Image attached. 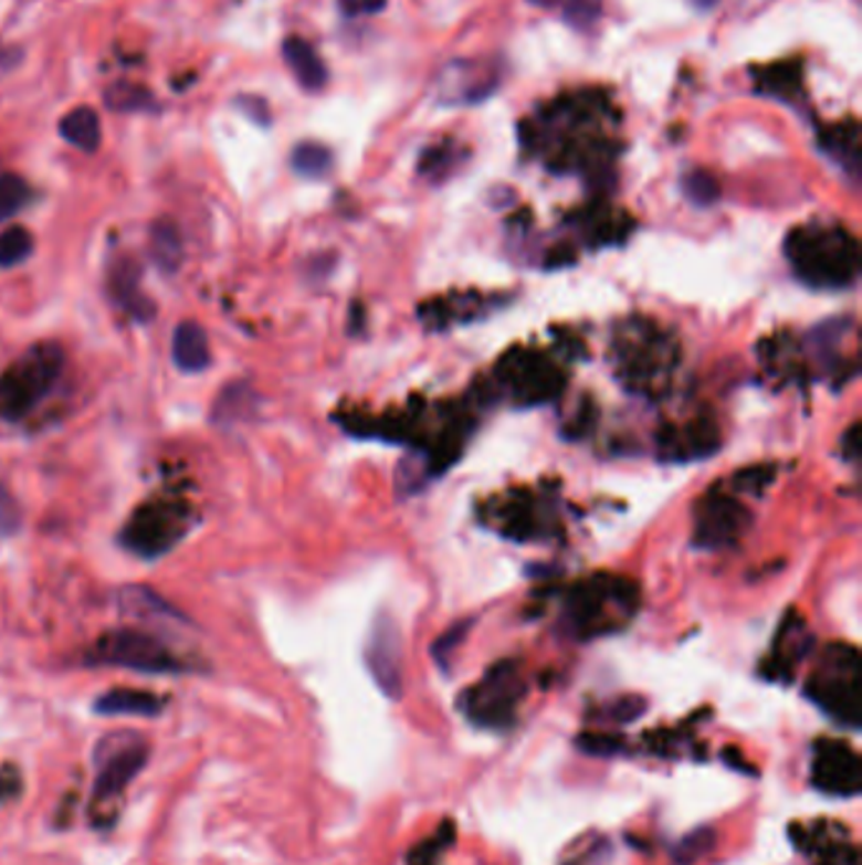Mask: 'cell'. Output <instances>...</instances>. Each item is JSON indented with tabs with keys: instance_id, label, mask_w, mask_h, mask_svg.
Masks as SVG:
<instances>
[{
	"instance_id": "6da1fadb",
	"label": "cell",
	"mask_w": 862,
	"mask_h": 865,
	"mask_svg": "<svg viewBox=\"0 0 862 865\" xmlns=\"http://www.w3.org/2000/svg\"><path fill=\"white\" fill-rule=\"evenodd\" d=\"M787 259L812 288H848L858 282L860 251L844 229H799L787 239Z\"/></svg>"
},
{
	"instance_id": "e0dca14e",
	"label": "cell",
	"mask_w": 862,
	"mask_h": 865,
	"mask_svg": "<svg viewBox=\"0 0 862 865\" xmlns=\"http://www.w3.org/2000/svg\"><path fill=\"white\" fill-rule=\"evenodd\" d=\"M149 256L165 274H175L182 264V235L170 218L157 221L149 229Z\"/></svg>"
},
{
	"instance_id": "9c48e42d",
	"label": "cell",
	"mask_w": 862,
	"mask_h": 865,
	"mask_svg": "<svg viewBox=\"0 0 862 865\" xmlns=\"http://www.w3.org/2000/svg\"><path fill=\"white\" fill-rule=\"evenodd\" d=\"M367 668L387 698L402 696V645L392 618L377 615L365 648Z\"/></svg>"
},
{
	"instance_id": "4316f807",
	"label": "cell",
	"mask_w": 862,
	"mask_h": 865,
	"mask_svg": "<svg viewBox=\"0 0 862 865\" xmlns=\"http://www.w3.org/2000/svg\"><path fill=\"white\" fill-rule=\"evenodd\" d=\"M577 747L592 757H614V755H622V751L628 749V741L618 737V734L589 731V734H582V737H577Z\"/></svg>"
},
{
	"instance_id": "277c9868",
	"label": "cell",
	"mask_w": 862,
	"mask_h": 865,
	"mask_svg": "<svg viewBox=\"0 0 862 865\" xmlns=\"http://www.w3.org/2000/svg\"><path fill=\"white\" fill-rule=\"evenodd\" d=\"M524 696L526 684L518 663L501 661L486 671L479 684L465 688L459 698V709L481 729H508L516 721Z\"/></svg>"
},
{
	"instance_id": "83f0119b",
	"label": "cell",
	"mask_w": 862,
	"mask_h": 865,
	"mask_svg": "<svg viewBox=\"0 0 862 865\" xmlns=\"http://www.w3.org/2000/svg\"><path fill=\"white\" fill-rule=\"evenodd\" d=\"M21 529V506L8 488L0 486V539L15 535Z\"/></svg>"
},
{
	"instance_id": "ba28073f",
	"label": "cell",
	"mask_w": 862,
	"mask_h": 865,
	"mask_svg": "<svg viewBox=\"0 0 862 865\" xmlns=\"http://www.w3.org/2000/svg\"><path fill=\"white\" fill-rule=\"evenodd\" d=\"M182 537V514L165 502H153L139 506L132 514L127 527L122 529V541L127 549L143 557L165 555L175 541Z\"/></svg>"
},
{
	"instance_id": "d6986e66",
	"label": "cell",
	"mask_w": 862,
	"mask_h": 865,
	"mask_svg": "<svg viewBox=\"0 0 862 865\" xmlns=\"http://www.w3.org/2000/svg\"><path fill=\"white\" fill-rule=\"evenodd\" d=\"M716 847V830L714 827H696L688 835H683L679 843L671 847L675 865H693Z\"/></svg>"
},
{
	"instance_id": "7c38bea8",
	"label": "cell",
	"mask_w": 862,
	"mask_h": 865,
	"mask_svg": "<svg viewBox=\"0 0 862 865\" xmlns=\"http://www.w3.org/2000/svg\"><path fill=\"white\" fill-rule=\"evenodd\" d=\"M622 582H612L605 584L600 580L587 582L585 588L577 590V595H571L569 605H567V620L571 633L577 637H592L607 631L605 620L607 615V600L612 595H618V588ZM622 592V590H620Z\"/></svg>"
},
{
	"instance_id": "44dd1931",
	"label": "cell",
	"mask_w": 862,
	"mask_h": 865,
	"mask_svg": "<svg viewBox=\"0 0 862 865\" xmlns=\"http://www.w3.org/2000/svg\"><path fill=\"white\" fill-rule=\"evenodd\" d=\"M33 253V235L31 231L13 225L0 233V268L21 266Z\"/></svg>"
},
{
	"instance_id": "d4e9b609",
	"label": "cell",
	"mask_w": 862,
	"mask_h": 865,
	"mask_svg": "<svg viewBox=\"0 0 862 865\" xmlns=\"http://www.w3.org/2000/svg\"><path fill=\"white\" fill-rule=\"evenodd\" d=\"M471 625H473V620H461V623H455L453 627H448V631L433 643V648H430V653H433V661L438 663V668L445 671V673L451 671L453 653L459 651V645L465 641V635H469Z\"/></svg>"
},
{
	"instance_id": "7402d4cb",
	"label": "cell",
	"mask_w": 862,
	"mask_h": 865,
	"mask_svg": "<svg viewBox=\"0 0 862 865\" xmlns=\"http://www.w3.org/2000/svg\"><path fill=\"white\" fill-rule=\"evenodd\" d=\"M25 200H29V186H25V180L19 178L15 172L0 175V221H8V218L21 213Z\"/></svg>"
},
{
	"instance_id": "1f68e13d",
	"label": "cell",
	"mask_w": 862,
	"mask_h": 865,
	"mask_svg": "<svg viewBox=\"0 0 862 865\" xmlns=\"http://www.w3.org/2000/svg\"><path fill=\"white\" fill-rule=\"evenodd\" d=\"M721 759H724L726 767H728V769H734V772H742V774H751V777H756V769H754L749 762H746L744 755H742V751H738L736 747H728V749L721 751Z\"/></svg>"
},
{
	"instance_id": "52a82bcc",
	"label": "cell",
	"mask_w": 862,
	"mask_h": 865,
	"mask_svg": "<svg viewBox=\"0 0 862 865\" xmlns=\"http://www.w3.org/2000/svg\"><path fill=\"white\" fill-rule=\"evenodd\" d=\"M812 788L830 798H858L862 790V762L848 741L817 739L809 764Z\"/></svg>"
},
{
	"instance_id": "ac0fdd59",
	"label": "cell",
	"mask_w": 862,
	"mask_h": 865,
	"mask_svg": "<svg viewBox=\"0 0 862 865\" xmlns=\"http://www.w3.org/2000/svg\"><path fill=\"white\" fill-rule=\"evenodd\" d=\"M59 133L69 145L94 152L102 145V122L92 107H76L59 122Z\"/></svg>"
},
{
	"instance_id": "5b68a950",
	"label": "cell",
	"mask_w": 862,
	"mask_h": 865,
	"mask_svg": "<svg viewBox=\"0 0 862 865\" xmlns=\"http://www.w3.org/2000/svg\"><path fill=\"white\" fill-rule=\"evenodd\" d=\"M92 661L104 666H119L143 673H180L185 671L182 661L175 655L160 637L132 631V627H117V631L104 633L94 643Z\"/></svg>"
},
{
	"instance_id": "836d02e7",
	"label": "cell",
	"mask_w": 862,
	"mask_h": 865,
	"mask_svg": "<svg viewBox=\"0 0 862 865\" xmlns=\"http://www.w3.org/2000/svg\"><path fill=\"white\" fill-rule=\"evenodd\" d=\"M693 8H698V11H711V8L718 6V0H691Z\"/></svg>"
},
{
	"instance_id": "ffe728a7",
	"label": "cell",
	"mask_w": 862,
	"mask_h": 865,
	"mask_svg": "<svg viewBox=\"0 0 862 865\" xmlns=\"http://www.w3.org/2000/svg\"><path fill=\"white\" fill-rule=\"evenodd\" d=\"M292 168L302 178H324L332 170V152L319 143H302L292 152Z\"/></svg>"
},
{
	"instance_id": "7a4b0ae2",
	"label": "cell",
	"mask_w": 862,
	"mask_h": 865,
	"mask_svg": "<svg viewBox=\"0 0 862 865\" xmlns=\"http://www.w3.org/2000/svg\"><path fill=\"white\" fill-rule=\"evenodd\" d=\"M805 696L832 721L858 729L862 721V668L858 648L844 643L830 645L812 676L807 678Z\"/></svg>"
},
{
	"instance_id": "30bf717a",
	"label": "cell",
	"mask_w": 862,
	"mask_h": 865,
	"mask_svg": "<svg viewBox=\"0 0 862 865\" xmlns=\"http://www.w3.org/2000/svg\"><path fill=\"white\" fill-rule=\"evenodd\" d=\"M789 835L797 851L805 853L812 865H860L858 847L850 841L844 825L830 823V820L812 825H791Z\"/></svg>"
},
{
	"instance_id": "5bb4252c",
	"label": "cell",
	"mask_w": 862,
	"mask_h": 865,
	"mask_svg": "<svg viewBox=\"0 0 862 865\" xmlns=\"http://www.w3.org/2000/svg\"><path fill=\"white\" fill-rule=\"evenodd\" d=\"M172 360L182 372H202L210 367L208 331L198 321H180L172 335Z\"/></svg>"
},
{
	"instance_id": "f1b7e54d",
	"label": "cell",
	"mask_w": 862,
	"mask_h": 865,
	"mask_svg": "<svg viewBox=\"0 0 862 865\" xmlns=\"http://www.w3.org/2000/svg\"><path fill=\"white\" fill-rule=\"evenodd\" d=\"M561 6H565L567 21L577 25H587L597 21L602 11V0H561Z\"/></svg>"
},
{
	"instance_id": "603a6c76",
	"label": "cell",
	"mask_w": 862,
	"mask_h": 865,
	"mask_svg": "<svg viewBox=\"0 0 862 865\" xmlns=\"http://www.w3.org/2000/svg\"><path fill=\"white\" fill-rule=\"evenodd\" d=\"M683 192L693 205L706 208V205L716 203L718 196H721V188H718V180L714 178V175L706 172V170H696V172H688L683 178Z\"/></svg>"
},
{
	"instance_id": "8fae6325",
	"label": "cell",
	"mask_w": 862,
	"mask_h": 865,
	"mask_svg": "<svg viewBox=\"0 0 862 865\" xmlns=\"http://www.w3.org/2000/svg\"><path fill=\"white\" fill-rule=\"evenodd\" d=\"M746 511L732 496H708L696 517V545L718 549L732 545L742 535Z\"/></svg>"
},
{
	"instance_id": "2e32d148",
	"label": "cell",
	"mask_w": 862,
	"mask_h": 865,
	"mask_svg": "<svg viewBox=\"0 0 862 865\" xmlns=\"http://www.w3.org/2000/svg\"><path fill=\"white\" fill-rule=\"evenodd\" d=\"M284 59L292 74L296 76V82L304 86V89H322L327 84V66L319 59V54L312 49V43H306L304 39L292 36L284 43Z\"/></svg>"
},
{
	"instance_id": "8992f818",
	"label": "cell",
	"mask_w": 862,
	"mask_h": 865,
	"mask_svg": "<svg viewBox=\"0 0 862 865\" xmlns=\"http://www.w3.org/2000/svg\"><path fill=\"white\" fill-rule=\"evenodd\" d=\"M117 747H112V741H102L99 755H104V762L99 767L94 782V812H107L114 810L122 792L127 790V784L143 772L147 764V747L139 741L135 734H117L114 737Z\"/></svg>"
},
{
	"instance_id": "9a60e30c",
	"label": "cell",
	"mask_w": 862,
	"mask_h": 865,
	"mask_svg": "<svg viewBox=\"0 0 862 865\" xmlns=\"http://www.w3.org/2000/svg\"><path fill=\"white\" fill-rule=\"evenodd\" d=\"M162 709L160 696L139 688H112L94 702V711L102 716H157Z\"/></svg>"
},
{
	"instance_id": "d6a6232c",
	"label": "cell",
	"mask_w": 862,
	"mask_h": 865,
	"mask_svg": "<svg viewBox=\"0 0 862 865\" xmlns=\"http://www.w3.org/2000/svg\"><path fill=\"white\" fill-rule=\"evenodd\" d=\"M23 54L19 49H11V46H0V76L11 74L15 66L21 64Z\"/></svg>"
},
{
	"instance_id": "4dcf8cb0",
	"label": "cell",
	"mask_w": 862,
	"mask_h": 865,
	"mask_svg": "<svg viewBox=\"0 0 862 865\" xmlns=\"http://www.w3.org/2000/svg\"><path fill=\"white\" fill-rule=\"evenodd\" d=\"M19 792H21V772L13 764H6L0 769V802L19 798Z\"/></svg>"
},
{
	"instance_id": "cb8c5ba5",
	"label": "cell",
	"mask_w": 862,
	"mask_h": 865,
	"mask_svg": "<svg viewBox=\"0 0 862 865\" xmlns=\"http://www.w3.org/2000/svg\"><path fill=\"white\" fill-rule=\"evenodd\" d=\"M453 837H455L453 823H443L430 841L412 847L408 855V865H438V858H441V853L453 843Z\"/></svg>"
},
{
	"instance_id": "484cf974",
	"label": "cell",
	"mask_w": 862,
	"mask_h": 865,
	"mask_svg": "<svg viewBox=\"0 0 862 865\" xmlns=\"http://www.w3.org/2000/svg\"><path fill=\"white\" fill-rule=\"evenodd\" d=\"M648 704L642 696H620L614 698V702H610L607 706H602V721L612 724V727H624V724H632L635 719H640L642 714H645Z\"/></svg>"
},
{
	"instance_id": "f546056e",
	"label": "cell",
	"mask_w": 862,
	"mask_h": 865,
	"mask_svg": "<svg viewBox=\"0 0 862 865\" xmlns=\"http://www.w3.org/2000/svg\"><path fill=\"white\" fill-rule=\"evenodd\" d=\"M387 0H339L341 13L349 19H359V15H375L385 11Z\"/></svg>"
},
{
	"instance_id": "3957f363",
	"label": "cell",
	"mask_w": 862,
	"mask_h": 865,
	"mask_svg": "<svg viewBox=\"0 0 862 865\" xmlns=\"http://www.w3.org/2000/svg\"><path fill=\"white\" fill-rule=\"evenodd\" d=\"M64 370V349L56 342H39L0 372V418L21 421L54 390Z\"/></svg>"
},
{
	"instance_id": "4fadbf2b",
	"label": "cell",
	"mask_w": 862,
	"mask_h": 865,
	"mask_svg": "<svg viewBox=\"0 0 862 865\" xmlns=\"http://www.w3.org/2000/svg\"><path fill=\"white\" fill-rule=\"evenodd\" d=\"M809 651H812V637L805 635V625L799 627L795 633V641H791L789 623H785V627L779 631L777 643H774L771 655L761 666L764 678L777 681V684H789V681L795 678L797 663L802 661Z\"/></svg>"
}]
</instances>
